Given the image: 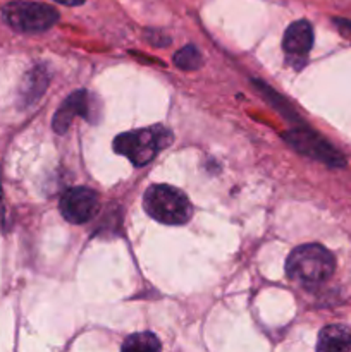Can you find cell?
<instances>
[{"mask_svg": "<svg viewBox=\"0 0 351 352\" xmlns=\"http://www.w3.org/2000/svg\"><path fill=\"white\" fill-rule=\"evenodd\" d=\"M160 342L153 333L141 332L133 333L127 337L123 344V351H145V352H153L160 349Z\"/></svg>", "mask_w": 351, "mask_h": 352, "instance_id": "cell-10", "label": "cell"}, {"mask_svg": "<svg viewBox=\"0 0 351 352\" xmlns=\"http://www.w3.org/2000/svg\"><path fill=\"white\" fill-rule=\"evenodd\" d=\"M143 208L148 215L167 226H182L191 219V203L188 196L167 184H155L143 196Z\"/></svg>", "mask_w": 351, "mask_h": 352, "instance_id": "cell-3", "label": "cell"}, {"mask_svg": "<svg viewBox=\"0 0 351 352\" xmlns=\"http://www.w3.org/2000/svg\"><path fill=\"white\" fill-rule=\"evenodd\" d=\"M6 223V208H3V192H2V181H0V230L3 229Z\"/></svg>", "mask_w": 351, "mask_h": 352, "instance_id": "cell-13", "label": "cell"}, {"mask_svg": "<svg viewBox=\"0 0 351 352\" xmlns=\"http://www.w3.org/2000/svg\"><path fill=\"white\" fill-rule=\"evenodd\" d=\"M288 140L295 144L296 150L308 155V157L317 158V160L320 162H326V164L332 165V167H341V165H344L343 155H341L339 151L334 150L329 143H326V141H323L319 134L313 133V131H292V134H289Z\"/></svg>", "mask_w": 351, "mask_h": 352, "instance_id": "cell-6", "label": "cell"}, {"mask_svg": "<svg viewBox=\"0 0 351 352\" xmlns=\"http://www.w3.org/2000/svg\"><path fill=\"white\" fill-rule=\"evenodd\" d=\"M62 217L71 223H85L98 212V195L88 188H71L58 201Z\"/></svg>", "mask_w": 351, "mask_h": 352, "instance_id": "cell-5", "label": "cell"}, {"mask_svg": "<svg viewBox=\"0 0 351 352\" xmlns=\"http://www.w3.org/2000/svg\"><path fill=\"white\" fill-rule=\"evenodd\" d=\"M172 141L171 131L162 126L145 127V129L129 131L114 141V150L123 157L129 158V162L136 167L150 164L157 153Z\"/></svg>", "mask_w": 351, "mask_h": 352, "instance_id": "cell-2", "label": "cell"}, {"mask_svg": "<svg viewBox=\"0 0 351 352\" xmlns=\"http://www.w3.org/2000/svg\"><path fill=\"white\" fill-rule=\"evenodd\" d=\"M336 268L332 253L320 244H305L289 254L286 274L291 280L305 285H317L329 280Z\"/></svg>", "mask_w": 351, "mask_h": 352, "instance_id": "cell-1", "label": "cell"}, {"mask_svg": "<svg viewBox=\"0 0 351 352\" xmlns=\"http://www.w3.org/2000/svg\"><path fill=\"white\" fill-rule=\"evenodd\" d=\"M203 58L202 54L196 50V47L189 45V47H182L178 54L174 55V64L179 69H184V71H195L202 65Z\"/></svg>", "mask_w": 351, "mask_h": 352, "instance_id": "cell-11", "label": "cell"}, {"mask_svg": "<svg viewBox=\"0 0 351 352\" xmlns=\"http://www.w3.org/2000/svg\"><path fill=\"white\" fill-rule=\"evenodd\" d=\"M92 102H93V96H89L85 89H79V91L72 93V95L62 103V107L54 116V122H52V126H54L55 133L64 134L65 131L69 129V126H71L72 119H74L76 116H83L89 119L92 113H89L88 109L92 107L89 105Z\"/></svg>", "mask_w": 351, "mask_h": 352, "instance_id": "cell-7", "label": "cell"}, {"mask_svg": "<svg viewBox=\"0 0 351 352\" xmlns=\"http://www.w3.org/2000/svg\"><path fill=\"white\" fill-rule=\"evenodd\" d=\"M2 19L21 33H41L57 23L58 12L47 3L16 0L3 7Z\"/></svg>", "mask_w": 351, "mask_h": 352, "instance_id": "cell-4", "label": "cell"}, {"mask_svg": "<svg viewBox=\"0 0 351 352\" xmlns=\"http://www.w3.org/2000/svg\"><path fill=\"white\" fill-rule=\"evenodd\" d=\"M337 23H339V24H343V26L350 28V30H351V21H337Z\"/></svg>", "mask_w": 351, "mask_h": 352, "instance_id": "cell-15", "label": "cell"}, {"mask_svg": "<svg viewBox=\"0 0 351 352\" xmlns=\"http://www.w3.org/2000/svg\"><path fill=\"white\" fill-rule=\"evenodd\" d=\"M55 2L64 3V6H79V3H83L85 0H55Z\"/></svg>", "mask_w": 351, "mask_h": 352, "instance_id": "cell-14", "label": "cell"}, {"mask_svg": "<svg viewBox=\"0 0 351 352\" xmlns=\"http://www.w3.org/2000/svg\"><path fill=\"white\" fill-rule=\"evenodd\" d=\"M319 351H351V329L344 325H329L320 332Z\"/></svg>", "mask_w": 351, "mask_h": 352, "instance_id": "cell-9", "label": "cell"}, {"mask_svg": "<svg viewBox=\"0 0 351 352\" xmlns=\"http://www.w3.org/2000/svg\"><path fill=\"white\" fill-rule=\"evenodd\" d=\"M41 78H43V76L40 74V71H38V69L33 72V74L28 76L26 85H24V88H23L24 100H26L28 103L33 102L34 98H38V96L41 95V89L45 88V86H38V82L41 81Z\"/></svg>", "mask_w": 351, "mask_h": 352, "instance_id": "cell-12", "label": "cell"}, {"mask_svg": "<svg viewBox=\"0 0 351 352\" xmlns=\"http://www.w3.org/2000/svg\"><path fill=\"white\" fill-rule=\"evenodd\" d=\"M313 45V30L308 21H295L291 26L286 30L282 48L286 54L295 55V57H305Z\"/></svg>", "mask_w": 351, "mask_h": 352, "instance_id": "cell-8", "label": "cell"}]
</instances>
